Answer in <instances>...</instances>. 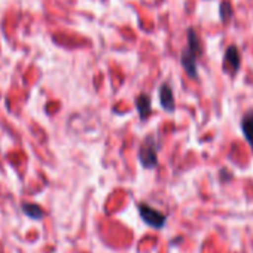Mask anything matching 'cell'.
I'll return each instance as SVG.
<instances>
[{"mask_svg": "<svg viewBox=\"0 0 253 253\" xmlns=\"http://www.w3.org/2000/svg\"><path fill=\"white\" fill-rule=\"evenodd\" d=\"M160 103L163 106L164 110L167 112H174L176 109V101H174V94H173V89H171V85L169 82H164L161 86H160Z\"/></svg>", "mask_w": 253, "mask_h": 253, "instance_id": "5b68a950", "label": "cell"}, {"mask_svg": "<svg viewBox=\"0 0 253 253\" xmlns=\"http://www.w3.org/2000/svg\"><path fill=\"white\" fill-rule=\"evenodd\" d=\"M201 54V45L198 35L194 29L188 30V45L180 54V64L186 75L192 79H198V69H197V58Z\"/></svg>", "mask_w": 253, "mask_h": 253, "instance_id": "6da1fadb", "label": "cell"}, {"mask_svg": "<svg viewBox=\"0 0 253 253\" xmlns=\"http://www.w3.org/2000/svg\"><path fill=\"white\" fill-rule=\"evenodd\" d=\"M136 109H137L139 116H140L142 121H146L151 116V113H152V101H151L149 94L142 92V94H139L136 97Z\"/></svg>", "mask_w": 253, "mask_h": 253, "instance_id": "8992f818", "label": "cell"}, {"mask_svg": "<svg viewBox=\"0 0 253 253\" xmlns=\"http://www.w3.org/2000/svg\"><path fill=\"white\" fill-rule=\"evenodd\" d=\"M23 210L26 211L27 216L35 217V219H41L43 216V210L39 206H36V204H24Z\"/></svg>", "mask_w": 253, "mask_h": 253, "instance_id": "ba28073f", "label": "cell"}, {"mask_svg": "<svg viewBox=\"0 0 253 253\" xmlns=\"http://www.w3.org/2000/svg\"><path fill=\"white\" fill-rule=\"evenodd\" d=\"M219 15H220L222 21H226V20L231 18V15H232V8H231V5H229L228 2H222V3H220Z\"/></svg>", "mask_w": 253, "mask_h": 253, "instance_id": "9c48e42d", "label": "cell"}, {"mask_svg": "<svg viewBox=\"0 0 253 253\" xmlns=\"http://www.w3.org/2000/svg\"><path fill=\"white\" fill-rule=\"evenodd\" d=\"M137 209H139V214H140L142 220H143L146 225H149L151 228L161 229V228L166 226V223H167V216H166L163 211H160V210L151 207L148 203H139Z\"/></svg>", "mask_w": 253, "mask_h": 253, "instance_id": "3957f363", "label": "cell"}, {"mask_svg": "<svg viewBox=\"0 0 253 253\" xmlns=\"http://www.w3.org/2000/svg\"><path fill=\"white\" fill-rule=\"evenodd\" d=\"M241 131L250 148L253 149V110L247 112L241 119Z\"/></svg>", "mask_w": 253, "mask_h": 253, "instance_id": "52a82bcc", "label": "cell"}, {"mask_svg": "<svg viewBox=\"0 0 253 253\" xmlns=\"http://www.w3.org/2000/svg\"><path fill=\"white\" fill-rule=\"evenodd\" d=\"M240 64H241V57H240L238 48L235 45L228 46L223 55V72L234 76L238 72Z\"/></svg>", "mask_w": 253, "mask_h": 253, "instance_id": "277c9868", "label": "cell"}, {"mask_svg": "<svg viewBox=\"0 0 253 253\" xmlns=\"http://www.w3.org/2000/svg\"><path fill=\"white\" fill-rule=\"evenodd\" d=\"M139 161L143 169L152 170L158 166V143L154 136H146L139 149Z\"/></svg>", "mask_w": 253, "mask_h": 253, "instance_id": "7a4b0ae2", "label": "cell"}]
</instances>
